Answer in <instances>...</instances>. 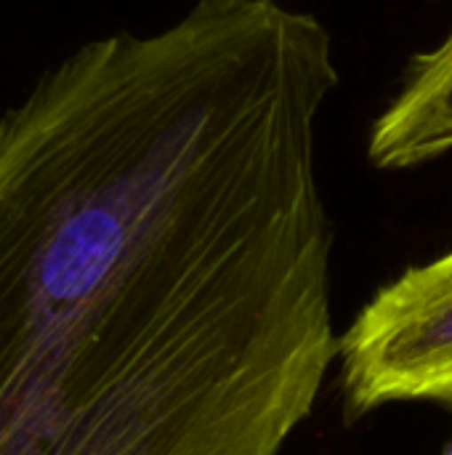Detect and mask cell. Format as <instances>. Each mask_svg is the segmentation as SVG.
Masks as SVG:
<instances>
[{
  "label": "cell",
  "mask_w": 452,
  "mask_h": 455,
  "mask_svg": "<svg viewBox=\"0 0 452 455\" xmlns=\"http://www.w3.org/2000/svg\"><path fill=\"white\" fill-rule=\"evenodd\" d=\"M452 149V32L429 51L416 53L397 99L373 123L368 157L376 168L400 171L429 163Z\"/></svg>",
  "instance_id": "3957f363"
},
{
  "label": "cell",
  "mask_w": 452,
  "mask_h": 455,
  "mask_svg": "<svg viewBox=\"0 0 452 455\" xmlns=\"http://www.w3.org/2000/svg\"><path fill=\"white\" fill-rule=\"evenodd\" d=\"M440 455H452V440L450 443H448V445H445V451H442V453Z\"/></svg>",
  "instance_id": "277c9868"
},
{
  "label": "cell",
  "mask_w": 452,
  "mask_h": 455,
  "mask_svg": "<svg viewBox=\"0 0 452 455\" xmlns=\"http://www.w3.org/2000/svg\"><path fill=\"white\" fill-rule=\"evenodd\" d=\"M349 408H452V251L384 285L338 339Z\"/></svg>",
  "instance_id": "7a4b0ae2"
},
{
  "label": "cell",
  "mask_w": 452,
  "mask_h": 455,
  "mask_svg": "<svg viewBox=\"0 0 452 455\" xmlns=\"http://www.w3.org/2000/svg\"><path fill=\"white\" fill-rule=\"evenodd\" d=\"M322 21L197 0L0 112V455H280L338 355Z\"/></svg>",
  "instance_id": "6da1fadb"
}]
</instances>
